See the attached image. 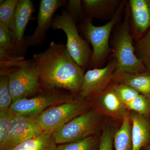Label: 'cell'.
Listing matches in <instances>:
<instances>
[{"mask_svg": "<svg viewBox=\"0 0 150 150\" xmlns=\"http://www.w3.org/2000/svg\"><path fill=\"white\" fill-rule=\"evenodd\" d=\"M122 3L118 0H83L84 18H112Z\"/></svg>", "mask_w": 150, "mask_h": 150, "instance_id": "cell-14", "label": "cell"}, {"mask_svg": "<svg viewBox=\"0 0 150 150\" xmlns=\"http://www.w3.org/2000/svg\"><path fill=\"white\" fill-rule=\"evenodd\" d=\"M124 3L125 2H122L112 18L104 25L98 26L94 25L92 19L85 18L81 21V32L88 42L91 44L93 48L91 60L88 66L97 68L110 53L111 49L109 45V36L121 15Z\"/></svg>", "mask_w": 150, "mask_h": 150, "instance_id": "cell-3", "label": "cell"}, {"mask_svg": "<svg viewBox=\"0 0 150 150\" xmlns=\"http://www.w3.org/2000/svg\"><path fill=\"white\" fill-rule=\"evenodd\" d=\"M8 76L0 77V112H7L12 103V99L8 87Z\"/></svg>", "mask_w": 150, "mask_h": 150, "instance_id": "cell-25", "label": "cell"}, {"mask_svg": "<svg viewBox=\"0 0 150 150\" xmlns=\"http://www.w3.org/2000/svg\"><path fill=\"white\" fill-rule=\"evenodd\" d=\"M135 47L137 57L150 72V28L137 41Z\"/></svg>", "mask_w": 150, "mask_h": 150, "instance_id": "cell-22", "label": "cell"}, {"mask_svg": "<svg viewBox=\"0 0 150 150\" xmlns=\"http://www.w3.org/2000/svg\"><path fill=\"white\" fill-rule=\"evenodd\" d=\"M13 116L9 111L0 112V146L4 144L6 139Z\"/></svg>", "mask_w": 150, "mask_h": 150, "instance_id": "cell-29", "label": "cell"}, {"mask_svg": "<svg viewBox=\"0 0 150 150\" xmlns=\"http://www.w3.org/2000/svg\"><path fill=\"white\" fill-rule=\"evenodd\" d=\"M66 1L41 0L37 16V26L32 35L25 38L26 48L38 46L45 40L46 32L51 26L53 16L58 9L65 5Z\"/></svg>", "mask_w": 150, "mask_h": 150, "instance_id": "cell-11", "label": "cell"}, {"mask_svg": "<svg viewBox=\"0 0 150 150\" xmlns=\"http://www.w3.org/2000/svg\"><path fill=\"white\" fill-rule=\"evenodd\" d=\"M73 100L71 95L58 91L57 89L42 90L34 96L13 102L9 111L13 115L37 117L51 106Z\"/></svg>", "mask_w": 150, "mask_h": 150, "instance_id": "cell-7", "label": "cell"}, {"mask_svg": "<svg viewBox=\"0 0 150 150\" xmlns=\"http://www.w3.org/2000/svg\"><path fill=\"white\" fill-rule=\"evenodd\" d=\"M51 27L62 30L67 36L66 46L68 52L75 62L84 70L91 60L92 51L88 42L79 35L76 22L66 10L54 17Z\"/></svg>", "mask_w": 150, "mask_h": 150, "instance_id": "cell-4", "label": "cell"}, {"mask_svg": "<svg viewBox=\"0 0 150 150\" xmlns=\"http://www.w3.org/2000/svg\"><path fill=\"white\" fill-rule=\"evenodd\" d=\"M93 105L99 112L116 118L123 120L129 116L125 104L120 99L112 86L108 88L102 93L92 97Z\"/></svg>", "mask_w": 150, "mask_h": 150, "instance_id": "cell-12", "label": "cell"}, {"mask_svg": "<svg viewBox=\"0 0 150 150\" xmlns=\"http://www.w3.org/2000/svg\"><path fill=\"white\" fill-rule=\"evenodd\" d=\"M129 4L135 32L145 34L150 28V0H129Z\"/></svg>", "mask_w": 150, "mask_h": 150, "instance_id": "cell-15", "label": "cell"}, {"mask_svg": "<svg viewBox=\"0 0 150 150\" xmlns=\"http://www.w3.org/2000/svg\"><path fill=\"white\" fill-rule=\"evenodd\" d=\"M146 150H150V145H149V146L148 147V148H147Z\"/></svg>", "mask_w": 150, "mask_h": 150, "instance_id": "cell-31", "label": "cell"}, {"mask_svg": "<svg viewBox=\"0 0 150 150\" xmlns=\"http://www.w3.org/2000/svg\"><path fill=\"white\" fill-rule=\"evenodd\" d=\"M65 6L66 10L75 22H81L84 19L82 1L69 0L66 1Z\"/></svg>", "mask_w": 150, "mask_h": 150, "instance_id": "cell-28", "label": "cell"}, {"mask_svg": "<svg viewBox=\"0 0 150 150\" xmlns=\"http://www.w3.org/2000/svg\"><path fill=\"white\" fill-rule=\"evenodd\" d=\"M34 11V5L30 0H18L16 11L14 18V40L21 55L24 56L26 52L24 35L28 23L32 20Z\"/></svg>", "mask_w": 150, "mask_h": 150, "instance_id": "cell-13", "label": "cell"}, {"mask_svg": "<svg viewBox=\"0 0 150 150\" xmlns=\"http://www.w3.org/2000/svg\"><path fill=\"white\" fill-rule=\"evenodd\" d=\"M116 68L117 64L114 59L103 68H94L86 72L79 93L80 98H90L105 91L113 81Z\"/></svg>", "mask_w": 150, "mask_h": 150, "instance_id": "cell-9", "label": "cell"}, {"mask_svg": "<svg viewBox=\"0 0 150 150\" xmlns=\"http://www.w3.org/2000/svg\"><path fill=\"white\" fill-rule=\"evenodd\" d=\"M112 87L125 104L130 102L140 94L136 90L123 84L115 82L112 84Z\"/></svg>", "mask_w": 150, "mask_h": 150, "instance_id": "cell-27", "label": "cell"}, {"mask_svg": "<svg viewBox=\"0 0 150 150\" xmlns=\"http://www.w3.org/2000/svg\"><path fill=\"white\" fill-rule=\"evenodd\" d=\"M125 105L127 109L145 117L150 112V99L141 93Z\"/></svg>", "mask_w": 150, "mask_h": 150, "instance_id": "cell-26", "label": "cell"}, {"mask_svg": "<svg viewBox=\"0 0 150 150\" xmlns=\"http://www.w3.org/2000/svg\"><path fill=\"white\" fill-rule=\"evenodd\" d=\"M42 90L59 88L79 93L84 70L71 56L66 45L52 41L45 51L33 54Z\"/></svg>", "mask_w": 150, "mask_h": 150, "instance_id": "cell-1", "label": "cell"}, {"mask_svg": "<svg viewBox=\"0 0 150 150\" xmlns=\"http://www.w3.org/2000/svg\"><path fill=\"white\" fill-rule=\"evenodd\" d=\"M91 105L86 99L72 100L47 108L36 117L43 132L53 133L74 118L89 110Z\"/></svg>", "mask_w": 150, "mask_h": 150, "instance_id": "cell-5", "label": "cell"}, {"mask_svg": "<svg viewBox=\"0 0 150 150\" xmlns=\"http://www.w3.org/2000/svg\"><path fill=\"white\" fill-rule=\"evenodd\" d=\"M31 61L26 60L24 56L0 53L1 76H8L14 70L24 67Z\"/></svg>", "mask_w": 150, "mask_h": 150, "instance_id": "cell-20", "label": "cell"}, {"mask_svg": "<svg viewBox=\"0 0 150 150\" xmlns=\"http://www.w3.org/2000/svg\"><path fill=\"white\" fill-rule=\"evenodd\" d=\"M43 132L36 117L14 115L6 139L0 150H8Z\"/></svg>", "mask_w": 150, "mask_h": 150, "instance_id": "cell-10", "label": "cell"}, {"mask_svg": "<svg viewBox=\"0 0 150 150\" xmlns=\"http://www.w3.org/2000/svg\"><path fill=\"white\" fill-rule=\"evenodd\" d=\"M8 87L13 102L31 97L42 91L37 69L30 62L8 75Z\"/></svg>", "mask_w": 150, "mask_h": 150, "instance_id": "cell-8", "label": "cell"}, {"mask_svg": "<svg viewBox=\"0 0 150 150\" xmlns=\"http://www.w3.org/2000/svg\"><path fill=\"white\" fill-rule=\"evenodd\" d=\"M129 9L113 40V56L117 64L115 73L135 74L148 71L137 57L129 31Z\"/></svg>", "mask_w": 150, "mask_h": 150, "instance_id": "cell-2", "label": "cell"}, {"mask_svg": "<svg viewBox=\"0 0 150 150\" xmlns=\"http://www.w3.org/2000/svg\"><path fill=\"white\" fill-rule=\"evenodd\" d=\"M122 121L120 129L115 132L113 145L115 150H132V125L129 115Z\"/></svg>", "mask_w": 150, "mask_h": 150, "instance_id": "cell-19", "label": "cell"}, {"mask_svg": "<svg viewBox=\"0 0 150 150\" xmlns=\"http://www.w3.org/2000/svg\"><path fill=\"white\" fill-rule=\"evenodd\" d=\"M102 120V114L91 109L79 115L58 129L53 134L57 144L77 142L94 136Z\"/></svg>", "mask_w": 150, "mask_h": 150, "instance_id": "cell-6", "label": "cell"}, {"mask_svg": "<svg viewBox=\"0 0 150 150\" xmlns=\"http://www.w3.org/2000/svg\"><path fill=\"white\" fill-rule=\"evenodd\" d=\"M113 81L132 88L150 99V72L115 73Z\"/></svg>", "mask_w": 150, "mask_h": 150, "instance_id": "cell-16", "label": "cell"}, {"mask_svg": "<svg viewBox=\"0 0 150 150\" xmlns=\"http://www.w3.org/2000/svg\"><path fill=\"white\" fill-rule=\"evenodd\" d=\"M99 146V142L94 135L77 142L60 144L56 150H98Z\"/></svg>", "mask_w": 150, "mask_h": 150, "instance_id": "cell-23", "label": "cell"}, {"mask_svg": "<svg viewBox=\"0 0 150 150\" xmlns=\"http://www.w3.org/2000/svg\"><path fill=\"white\" fill-rule=\"evenodd\" d=\"M115 133L112 128L104 129L99 141L98 150H113V140Z\"/></svg>", "mask_w": 150, "mask_h": 150, "instance_id": "cell-30", "label": "cell"}, {"mask_svg": "<svg viewBox=\"0 0 150 150\" xmlns=\"http://www.w3.org/2000/svg\"><path fill=\"white\" fill-rule=\"evenodd\" d=\"M57 145L53 133L42 132L8 150H56Z\"/></svg>", "mask_w": 150, "mask_h": 150, "instance_id": "cell-18", "label": "cell"}, {"mask_svg": "<svg viewBox=\"0 0 150 150\" xmlns=\"http://www.w3.org/2000/svg\"><path fill=\"white\" fill-rule=\"evenodd\" d=\"M0 53L21 55L9 30L1 23H0Z\"/></svg>", "mask_w": 150, "mask_h": 150, "instance_id": "cell-24", "label": "cell"}, {"mask_svg": "<svg viewBox=\"0 0 150 150\" xmlns=\"http://www.w3.org/2000/svg\"><path fill=\"white\" fill-rule=\"evenodd\" d=\"M17 2L18 0H1L0 4V23L8 28L11 33L13 40L14 36V18Z\"/></svg>", "mask_w": 150, "mask_h": 150, "instance_id": "cell-21", "label": "cell"}, {"mask_svg": "<svg viewBox=\"0 0 150 150\" xmlns=\"http://www.w3.org/2000/svg\"><path fill=\"white\" fill-rule=\"evenodd\" d=\"M129 117L132 122V150H140L149 140V123L145 116L136 112Z\"/></svg>", "mask_w": 150, "mask_h": 150, "instance_id": "cell-17", "label": "cell"}]
</instances>
